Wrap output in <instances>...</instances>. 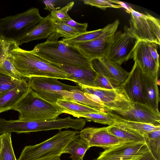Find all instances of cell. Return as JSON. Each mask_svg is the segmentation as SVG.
Returning <instances> with one entry per match:
<instances>
[{
    "label": "cell",
    "instance_id": "obj_1",
    "mask_svg": "<svg viewBox=\"0 0 160 160\" xmlns=\"http://www.w3.org/2000/svg\"><path fill=\"white\" fill-rule=\"evenodd\" d=\"M10 59L17 70L25 78H52L74 82L69 74L35 54L19 47L11 51Z\"/></svg>",
    "mask_w": 160,
    "mask_h": 160
},
{
    "label": "cell",
    "instance_id": "obj_2",
    "mask_svg": "<svg viewBox=\"0 0 160 160\" xmlns=\"http://www.w3.org/2000/svg\"><path fill=\"white\" fill-rule=\"evenodd\" d=\"M33 52L50 63L93 69L91 61L84 57L75 47L62 41H48L36 45Z\"/></svg>",
    "mask_w": 160,
    "mask_h": 160
},
{
    "label": "cell",
    "instance_id": "obj_14",
    "mask_svg": "<svg viewBox=\"0 0 160 160\" xmlns=\"http://www.w3.org/2000/svg\"><path fill=\"white\" fill-rule=\"evenodd\" d=\"M132 58L147 74L152 76L159 73V64L156 62L151 55L148 42L139 41L134 50Z\"/></svg>",
    "mask_w": 160,
    "mask_h": 160
},
{
    "label": "cell",
    "instance_id": "obj_18",
    "mask_svg": "<svg viewBox=\"0 0 160 160\" xmlns=\"http://www.w3.org/2000/svg\"><path fill=\"white\" fill-rule=\"evenodd\" d=\"M142 72L143 87L147 104L156 111L159 112L160 97L158 83L159 73L149 76Z\"/></svg>",
    "mask_w": 160,
    "mask_h": 160
},
{
    "label": "cell",
    "instance_id": "obj_16",
    "mask_svg": "<svg viewBox=\"0 0 160 160\" xmlns=\"http://www.w3.org/2000/svg\"><path fill=\"white\" fill-rule=\"evenodd\" d=\"M54 23L48 14L26 34L16 41L19 46L24 43L48 38L53 32Z\"/></svg>",
    "mask_w": 160,
    "mask_h": 160
},
{
    "label": "cell",
    "instance_id": "obj_42",
    "mask_svg": "<svg viewBox=\"0 0 160 160\" xmlns=\"http://www.w3.org/2000/svg\"><path fill=\"white\" fill-rule=\"evenodd\" d=\"M3 145V134H0V152L2 148Z\"/></svg>",
    "mask_w": 160,
    "mask_h": 160
},
{
    "label": "cell",
    "instance_id": "obj_8",
    "mask_svg": "<svg viewBox=\"0 0 160 160\" xmlns=\"http://www.w3.org/2000/svg\"><path fill=\"white\" fill-rule=\"evenodd\" d=\"M138 39L125 25L124 32L116 31L113 36L107 58L121 65L132 58Z\"/></svg>",
    "mask_w": 160,
    "mask_h": 160
},
{
    "label": "cell",
    "instance_id": "obj_38",
    "mask_svg": "<svg viewBox=\"0 0 160 160\" xmlns=\"http://www.w3.org/2000/svg\"><path fill=\"white\" fill-rule=\"evenodd\" d=\"M57 0H46L43 1L45 5L44 9L49 10L50 11L58 10L59 8L58 7L56 8L54 7L55 3L58 2Z\"/></svg>",
    "mask_w": 160,
    "mask_h": 160
},
{
    "label": "cell",
    "instance_id": "obj_10",
    "mask_svg": "<svg viewBox=\"0 0 160 160\" xmlns=\"http://www.w3.org/2000/svg\"><path fill=\"white\" fill-rule=\"evenodd\" d=\"M119 23V20H116L112 27L100 37L89 41L78 44L74 47L91 61L94 59L107 58L114 34Z\"/></svg>",
    "mask_w": 160,
    "mask_h": 160
},
{
    "label": "cell",
    "instance_id": "obj_25",
    "mask_svg": "<svg viewBox=\"0 0 160 160\" xmlns=\"http://www.w3.org/2000/svg\"><path fill=\"white\" fill-rule=\"evenodd\" d=\"M56 104L62 110L63 113H84L104 112L77 102L65 99H59Z\"/></svg>",
    "mask_w": 160,
    "mask_h": 160
},
{
    "label": "cell",
    "instance_id": "obj_19",
    "mask_svg": "<svg viewBox=\"0 0 160 160\" xmlns=\"http://www.w3.org/2000/svg\"><path fill=\"white\" fill-rule=\"evenodd\" d=\"M53 65L69 74L75 83L94 87V82L97 74V72L94 69H85L64 65Z\"/></svg>",
    "mask_w": 160,
    "mask_h": 160
},
{
    "label": "cell",
    "instance_id": "obj_11",
    "mask_svg": "<svg viewBox=\"0 0 160 160\" xmlns=\"http://www.w3.org/2000/svg\"><path fill=\"white\" fill-rule=\"evenodd\" d=\"M149 151L145 142H125L106 149L96 160H138Z\"/></svg>",
    "mask_w": 160,
    "mask_h": 160
},
{
    "label": "cell",
    "instance_id": "obj_41",
    "mask_svg": "<svg viewBox=\"0 0 160 160\" xmlns=\"http://www.w3.org/2000/svg\"><path fill=\"white\" fill-rule=\"evenodd\" d=\"M60 156H53L49 158H45L42 160H61Z\"/></svg>",
    "mask_w": 160,
    "mask_h": 160
},
{
    "label": "cell",
    "instance_id": "obj_24",
    "mask_svg": "<svg viewBox=\"0 0 160 160\" xmlns=\"http://www.w3.org/2000/svg\"><path fill=\"white\" fill-rule=\"evenodd\" d=\"M113 22L109 24L104 28L90 31L80 33L70 38H62L61 40L65 44L74 47L76 45L95 39L108 30L112 26Z\"/></svg>",
    "mask_w": 160,
    "mask_h": 160
},
{
    "label": "cell",
    "instance_id": "obj_12",
    "mask_svg": "<svg viewBox=\"0 0 160 160\" xmlns=\"http://www.w3.org/2000/svg\"><path fill=\"white\" fill-rule=\"evenodd\" d=\"M142 73L140 67L135 62L126 79L121 84V88L131 102L147 104L143 89Z\"/></svg>",
    "mask_w": 160,
    "mask_h": 160
},
{
    "label": "cell",
    "instance_id": "obj_34",
    "mask_svg": "<svg viewBox=\"0 0 160 160\" xmlns=\"http://www.w3.org/2000/svg\"><path fill=\"white\" fill-rule=\"evenodd\" d=\"M74 4V2H71L61 9L51 11L50 15L52 21L54 22H64L71 19L68 12L72 8Z\"/></svg>",
    "mask_w": 160,
    "mask_h": 160
},
{
    "label": "cell",
    "instance_id": "obj_30",
    "mask_svg": "<svg viewBox=\"0 0 160 160\" xmlns=\"http://www.w3.org/2000/svg\"><path fill=\"white\" fill-rule=\"evenodd\" d=\"M69 114L77 118H83L88 121H93L100 124L111 126L113 125L114 120L107 112H93L84 113H70Z\"/></svg>",
    "mask_w": 160,
    "mask_h": 160
},
{
    "label": "cell",
    "instance_id": "obj_43",
    "mask_svg": "<svg viewBox=\"0 0 160 160\" xmlns=\"http://www.w3.org/2000/svg\"><path fill=\"white\" fill-rule=\"evenodd\" d=\"M94 160H96L95 159Z\"/></svg>",
    "mask_w": 160,
    "mask_h": 160
},
{
    "label": "cell",
    "instance_id": "obj_28",
    "mask_svg": "<svg viewBox=\"0 0 160 160\" xmlns=\"http://www.w3.org/2000/svg\"><path fill=\"white\" fill-rule=\"evenodd\" d=\"M28 87L26 79H20L0 73V97L14 88Z\"/></svg>",
    "mask_w": 160,
    "mask_h": 160
},
{
    "label": "cell",
    "instance_id": "obj_21",
    "mask_svg": "<svg viewBox=\"0 0 160 160\" xmlns=\"http://www.w3.org/2000/svg\"><path fill=\"white\" fill-rule=\"evenodd\" d=\"M28 88L29 86L15 88L1 95L0 97V113L13 109Z\"/></svg>",
    "mask_w": 160,
    "mask_h": 160
},
{
    "label": "cell",
    "instance_id": "obj_40",
    "mask_svg": "<svg viewBox=\"0 0 160 160\" xmlns=\"http://www.w3.org/2000/svg\"><path fill=\"white\" fill-rule=\"evenodd\" d=\"M138 160H156L149 151L145 153Z\"/></svg>",
    "mask_w": 160,
    "mask_h": 160
},
{
    "label": "cell",
    "instance_id": "obj_17",
    "mask_svg": "<svg viewBox=\"0 0 160 160\" xmlns=\"http://www.w3.org/2000/svg\"><path fill=\"white\" fill-rule=\"evenodd\" d=\"M59 92L63 99L77 102L102 112H107L109 111V108L96 97L85 93L81 90L75 89L70 91L62 90Z\"/></svg>",
    "mask_w": 160,
    "mask_h": 160
},
{
    "label": "cell",
    "instance_id": "obj_32",
    "mask_svg": "<svg viewBox=\"0 0 160 160\" xmlns=\"http://www.w3.org/2000/svg\"><path fill=\"white\" fill-rule=\"evenodd\" d=\"M2 134L3 145L0 152V160H17L13 151L11 133Z\"/></svg>",
    "mask_w": 160,
    "mask_h": 160
},
{
    "label": "cell",
    "instance_id": "obj_15",
    "mask_svg": "<svg viewBox=\"0 0 160 160\" xmlns=\"http://www.w3.org/2000/svg\"><path fill=\"white\" fill-rule=\"evenodd\" d=\"M91 62L93 69L97 73L114 79L121 84L129 73L107 58L94 59Z\"/></svg>",
    "mask_w": 160,
    "mask_h": 160
},
{
    "label": "cell",
    "instance_id": "obj_35",
    "mask_svg": "<svg viewBox=\"0 0 160 160\" xmlns=\"http://www.w3.org/2000/svg\"><path fill=\"white\" fill-rule=\"evenodd\" d=\"M83 3L86 4L95 6L105 10L107 8H122L119 5L113 3L109 0H84Z\"/></svg>",
    "mask_w": 160,
    "mask_h": 160
},
{
    "label": "cell",
    "instance_id": "obj_26",
    "mask_svg": "<svg viewBox=\"0 0 160 160\" xmlns=\"http://www.w3.org/2000/svg\"><path fill=\"white\" fill-rule=\"evenodd\" d=\"M107 113L113 118L114 120V123L121 124L135 131L142 136L144 133L160 130V126H156L149 124L122 119L110 111Z\"/></svg>",
    "mask_w": 160,
    "mask_h": 160
},
{
    "label": "cell",
    "instance_id": "obj_4",
    "mask_svg": "<svg viewBox=\"0 0 160 160\" xmlns=\"http://www.w3.org/2000/svg\"><path fill=\"white\" fill-rule=\"evenodd\" d=\"M76 131L59 130L56 134L39 144L26 146L17 160H42L61 156L68 144L79 135Z\"/></svg>",
    "mask_w": 160,
    "mask_h": 160
},
{
    "label": "cell",
    "instance_id": "obj_23",
    "mask_svg": "<svg viewBox=\"0 0 160 160\" xmlns=\"http://www.w3.org/2000/svg\"><path fill=\"white\" fill-rule=\"evenodd\" d=\"M90 148L88 143L80 137L73 139L66 147L63 153H69L72 160H83L87 151Z\"/></svg>",
    "mask_w": 160,
    "mask_h": 160
},
{
    "label": "cell",
    "instance_id": "obj_37",
    "mask_svg": "<svg viewBox=\"0 0 160 160\" xmlns=\"http://www.w3.org/2000/svg\"><path fill=\"white\" fill-rule=\"evenodd\" d=\"M148 42L151 55L156 62L159 64V55L157 51V46L158 45L153 42Z\"/></svg>",
    "mask_w": 160,
    "mask_h": 160
},
{
    "label": "cell",
    "instance_id": "obj_22",
    "mask_svg": "<svg viewBox=\"0 0 160 160\" xmlns=\"http://www.w3.org/2000/svg\"><path fill=\"white\" fill-rule=\"evenodd\" d=\"M107 129L109 132L117 138L127 142H145L142 135L121 124L114 123L108 126Z\"/></svg>",
    "mask_w": 160,
    "mask_h": 160
},
{
    "label": "cell",
    "instance_id": "obj_33",
    "mask_svg": "<svg viewBox=\"0 0 160 160\" xmlns=\"http://www.w3.org/2000/svg\"><path fill=\"white\" fill-rule=\"evenodd\" d=\"M106 89H121V84L110 78L97 73L94 82V87Z\"/></svg>",
    "mask_w": 160,
    "mask_h": 160
},
{
    "label": "cell",
    "instance_id": "obj_20",
    "mask_svg": "<svg viewBox=\"0 0 160 160\" xmlns=\"http://www.w3.org/2000/svg\"><path fill=\"white\" fill-rule=\"evenodd\" d=\"M76 83L81 91L94 96L109 108L122 92L121 88L109 90Z\"/></svg>",
    "mask_w": 160,
    "mask_h": 160
},
{
    "label": "cell",
    "instance_id": "obj_3",
    "mask_svg": "<svg viewBox=\"0 0 160 160\" xmlns=\"http://www.w3.org/2000/svg\"><path fill=\"white\" fill-rule=\"evenodd\" d=\"M13 110L18 112V120L22 121L54 120L63 113L56 103L45 100L29 87Z\"/></svg>",
    "mask_w": 160,
    "mask_h": 160
},
{
    "label": "cell",
    "instance_id": "obj_39",
    "mask_svg": "<svg viewBox=\"0 0 160 160\" xmlns=\"http://www.w3.org/2000/svg\"><path fill=\"white\" fill-rule=\"evenodd\" d=\"M109 1L110 2L113 3H115L116 4H118L120 5L122 8H123L126 9V11L127 13L129 14L130 13L131 10L130 9V7H128L125 3L117 0H109Z\"/></svg>",
    "mask_w": 160,
    "mask_h": 160
},
{
    "label": "cell",
    "instance_id": "obj_27",
    "mask_svg": "<svg viewBox=\"0 0 160 160\" xmlns=\"http://www.w3.org/2000/svg\"><path fill=\"white\" fill-rule=\"evenodd\" d=\"M54 30L53 32L49 36L47 41H57L60 37L64 38H72L79 33L78 31L62 22H54Z\"/></svg>",
    "mask_w": 160,
    "mask_h": 160
},
{
    "label": "cell",
    "instance_id": "obj_31",
    "mask_svg": "<svg viewBox=\"0 0 160 160\" xmlns=\"http://www.w3.org/2000/svg\"><path fill=\"white\" fill-rule=\"evenodd\" d=\"M18 47L15 42L6 41L0 38V73L8 75L5 68V61L11 51Z\"/></svg>",
    "mask_w": 160,
    "mask_h": 160
},
{
    "label": "cell",
    "instance_id": "obj_29",
    "mask_svg": "<svg viewBox=\"0 0 160 160\" xmlns=\"http://www.w3.org/2000/svg\"><path fill=\"white\" fill-rule=\"evenodd\" d=\"M142 136L149 152L156 160H160V130L144 133Z\"/></svg>",
    "mask_w": 160,
    "mask_h": 160
},
{
    "label": "cell",
    "instance_id": "obj_36",
    "mask_svg": "<svg viewBox=\"0 0 160 160\" xmlns=\"http://www.w3.org/2000/svg\"><path fill=\"white\" fill-rule=\"evenodd\" d=\"M63 22L74 28L80 33L83 32L87 31L86 30L88 26V23H78L75 21L71 18Z\"/></svg>",
    "mask_w": 160,
    "mask_h": 160
},
{
    "label": "cell",
    "instance_id": "obj_5",
    "mask_svg": "<svg viewBox=\"0 0 160 160\" xmlns=\"http://www.w3.org/2000/svg\"><path fill=\"white\" fill-rule=\"evenodd\" d=\"M109 111L126 120L160 126V114L148 105L129 100L122 92L110 106Z\"/></svg>",
    "mask_w": 160,
    "mask_h": 160
},
{
    "label": "cell",
    "instance_id": "obj_9",
    "mask_svg": "<svg viewBox=\"0 0 160 160\" xmlns=\"http://www.w3.org/2000/svg\"><path fill=\"white\" fill-rule=\"evenodd\" d=\"M58 79L52 78L33 77L28 78V83L29 88L40 97L52 103H56L58 99H63L59 92L61 91L81 90L77 86L65 84Z\"/></svg>",
    "mask_w": 160,
    "mask_h": 160
},
{
    "label": "cell",
    "instance_id": "obj_7",
    "mask_svg": "<svg viewBox=\"0 0 160 160\" xmlns=\"http://www.w3.org/2000/svg\"><path fill=\"white\" fill-rule=\"evenodd\" d=\"M129 29L139 41L160 45V20L145 12L141 13L130 7Z\"/></svg>",
    "mask_w": 160,
    "mask_h": 160
},
{
    "label": "cell",
    "instance_id": "obj_6",
    "mask_svg": "<svg viewBox=\"0 0 160 160\" xmlns=\"http://www.w3.org/2000/svg\"><path fill=\"white\" fill-rule=\"evenodd\" d=\"M43 18L38 9L34 7L22 13L2 18L0 19V38L16 42Z\"/></svg>",
    "mask_w": 160,
    "mask_h": 160
},
{
    "label": "cell",
    "instance_id": "obj_13",
    "mask_svg": "<svg viewBox=\"0 0 160 160\" xmlns=\"http://www.w3.org/2000/svg\"><path fill=\"white\" fill-rule=\"evenodd\" d=\"M79 135L88 143L90 148L95 146L106 149L122 143L129 142L110 133L108 130L107 127H87L81 130Z\"/></svg>",
    "mask_w": 160,
    "mask_h": 160
}]
</instances>
